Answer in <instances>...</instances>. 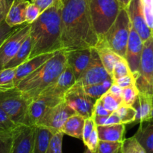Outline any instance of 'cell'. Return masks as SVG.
Instances as JSON below:
<instances>
[{"label":"cell","instance_id":"obj_3","mask_svg":"<svg viewBox=\"0 0 153 153\" xmlns=\"http://www.w3.org/2000/svg\"><path fill=\"white\" fill-rule=\"evenodd\" d=\"M67 64L65 51H58L37 70L22 79L16 88L30 102L60 76Z\"/></svg>","mask_w":153,"mask_h":153},{"label":"cell","instance_id":"obj_20","mask_svg":"<svg viewBox=\"0 0 153 153\" xmlns=\"http://www.w3.org/2000/svg\"><path fill=\"white\" fill-rule=\"evenodd\" d=\"M134 136L144 148L146 153H153V118L140 122Z\"/></svg>","mask_w":153,"mask_h":153},{"label":"cell","instance_id":"obj_15","mask_svg":"<svg viewBox=\"0 0 153 153\" xmlns=\"http://www.w3.org/2000/svg\"><path fill=\"white\" fill-rule=\"evenodd\" d=\"M131 26L143 42L153 34V32L146 24L142 10L140 0H131L126 8Z\"/></svg>","mask_w":153,"mask_h":153},{"label":"cell","instance_id":"obj_5","mask_svg":"<svg viewBox=\"0 0 153 153\" xmlns=\"http://www.w3.org/2000/svg\"><path fill=\"white\" fill-rule=\"evenodd\" d=\"M90 14L99 40L116 20L121 9L118 0H88Z\"/></svg>","mask_w":153,"mask_h":153},{"label":"cell","instance_id":"obj_30","mask_svg":"<svg viewBox=\"0 0 153 153\" xmlns=\"http://www.w3.org/2000/svg\"><path fill=\"white\" fill-rule=\"evenodd\" d=\"M120 152L121 153H146L144 148L134 136L123 140Z\"/></svg>","mask_w":153,"mask_h":153},{"label":"cell","instance_id":"obj_22","mask_svg":"<svg viewBox=\"0 0 153 153\" xmlns=\"http://www.w3.org/2000/svg\"><path fill=\"white\" fill-rule=\"evenodd\" d=\"M97 129L100 140L122 142L125 139L126 128L123 124L97 126Z\"/></svg>","mask_w":153,"mask_h":153},{"label":"cell","instance_id":"obj_6","mask_svg":"<svg viewBox=\"0 0 153 153\" xmlns=\"http://www.w3.org/2000/svg\"><path fill=\"white\" fill-rule=\"evenodd\" d=\"M29 101L16 88L0 92V108L17 125L32 126L28 118Z\"/></svg>","mask_w":153,"mask_h":153},{"label":"cell","instance_id":"obj_40","mask_svg":"<svg viewBox=\"0 0 153 153\" xmlns=\"http://www.w3.org/2000/svg\"><path fill=\"white\" fill-rule=\"evenodd\" d=\"M97 127L95 122H94V119H93L92 117H90V118H85V124H84L83 128V132H82V140L84 143L87 142L88 137L90 136L91 134L92 133L93 130H94V128Z\"/></svg>","mask_w":153,"mask_h":153},{"label":"cell","instance_id":"obj_1","mask_svg":"<svg viewBox=\"0 0 153 153\" xmlns=\"http://www.w3.org/2000/svg\"><path fill=\"white\" fill-rule=\"evenodd\" d=\"M61 41L64 51L95 47L98 36L91 20L88 0H61Z\"/></svg>","mask_w":153,"mask_h":153},{"label":"cell","instance_id":"obj_23","mask_svg":"<svg viewBox=\"0 0 153 153\" xmlns=\"http://www.w3.org/2000/svg\"><path fill=\"white\" fill-rule=\"evenodd\" d=\"M54 134L43 126H34V146L32 153H46Z\"/></svg>","mask_w":153,"mask_h":153},{"label":"cell","instance_id":"obj_52","mask_svg":"<svg viewBox=\"0 0 153 153\" xmlns=\"http://www.w3.org/2000/svg\"><path fill=\"white\" fill-rule=\"evenodd\" d=\"M150 118H153V100H152V112H151Z\"/></svg>","mask_w":153,"mask_h":153},{"label":"cell","instance_id":"obj_27","mask_svg":"<svg viewBox=\"0 0 153 153\" xmlns=\"http://www.w3.org/2000/svg\"><path fill=\"white\" fill-rule=\"evenodd\" d=\"M16 68H3L0 70V92H6L16 88L14 76Z\"/></svg>","mask_w":153,"mask_h":153},{"label":"cell","instance_id":"obj_47","mask_svg":"<svg viewBox=\"0 0 153 153\" xmlns=\"http://www.w3.org/2000/svg\"><path fill=\"white\" fill-rule=\"evenodd\" d=\"M122 88L119 86L117 83H115L114 82H112L111 86H110L108 89V92H110L111 94H114L115 96H117V97H121V94H122Z\"/></svg>","mask_w":153,"mask_h":153},{"label":"cell","instance_id":"obj_35","mask_svg":"<svg viewBox=\"0 0 153 153\" xmlns=\"http://www.w3.org/2000/svg\"><path fill=\"white\" fill-rule=\"evenodd\" d=\"M145 20L153 32V0H140Z\"/></svg>","mask_w":153,"mask_h":153},{"label":"cell","instance_id":"obj_26","mask_svg":"<svg viewBox=\"0 0 153 153\" xmlns=\"http://www.w3.org/2000/svg\"><path fill=\"white\" fill-rule=\"evenodd\" d=\"M31 50V40L30 35L24 40L14 56L7 63L4 68H17L28 61Z\"/></svg>","mask_w":153,"mask_h":153},{"label":"cell","instance_id":"obj_16","mask_svg":"<svg viewBox=\"0 0 153 153\" xmlns=\"http://www.w3.org/2000/svg\"><path fill=\"white\" fill-rule=\"evenodd\" d=\"M61 101L63 100L43 95L31 100L28 104V118L31 125L35 126L37 124L48 108L55 106Z\"/></svg>","mask_w":153,"mask_h":153},{"label":"cell","instance_id":"obj_17","mask_svg":"<svg viewBox=\"0 0 153 153\" xmlns=\"http://www.w3.org/2000/svg\"><path fill=\"white\" fill-rule=\"evenodd\" d=\"M67 64L73 70L77 80L85 70L91 58V48L65 51Z\"/></svg>","mask_w":153,"mask_h":153},{"label":"cell","instance_id":"obj_43","mask_svg":"<svg viewBox=\"0 0 153 153\" xmlns=\"http://www.w3.org/2000/svg\"><path fill=\"white\" fill-rule=\"evenodd\" d=\"M114 82L117 84L120 88H124L128 86H135V78L133 76L132 74H131L119 78Z\"/></svg>","mask_w":153,"mask_h":153},{"label":"cell","instance_id":"obj_53","mask_svg":"<svg viewBox=\"0 0 153 153\" xmlns=\"http://www.w3.org/2000/svg\"><path fill=\"white\" fill-rule=\"evenodd\" d=\"M152 100H153V96H152Z\"/></svg>","mask_w":153,"mask_h":153},{"label":"cell","instance_id":"obj_7","mask_svg":"<svg viewBox=\"0 0 153 153\" xmlns=\"http://www.w3.org/2000/svg\"><path fill=\"white\" fill-rule=\"evenodd\" d=\"M135 86L139 92L153 96V34L143 42Z\"/></svg>","mask_w":153,"mask_h":153},{"label":"cell","instance_id":"obj_29","mask_svg":"<svg viewBox=\"0 0 153 153\" xmlns=\"http://www.w3.org/2000/svg\"><path fill=\"white\" fill-rule=\"evenodd\" d=\"M115 112L120 118L121 124H126L135 122L136 110L134 106L123 104Z\"/></svg>","mask_w":153,"mask_h":153},{"label":"cell","instance_id":"obj_39","mask_svg":"<svg viewBox=\"0 0 153 153\" xmlns=\"http://www.w3.org/2000/svg\"><path fill=\"white\" fill-rule=\"evenodd\" d=\"M12 134H0V153H10Z\"/></svg>","mask_w":153,"mask_h":153},{"label":"cell","instance_id":"obj_4","mask_svg":"<svg viewBox=\"0 0 153 153\" xmlns=\"http://www.w3.org/2000/svg\"><path fill=\"white\" fill-rule=\"evenodd\" d=\"M131 23L126 8H121L116 20L98 43H102L122 58H125Z\"/></svg>","mask_w":153,"mask_h":153},{"label":"cell","instance_id":"obj_2","mask_svg":"<svg viewBox=\"0 0 153 153\" xmlns=\"http://www.w3.org/2000/svg\"><path fill=\"white\" fill-rule=\"evenodd\" d=\"M61 8L62 2L58 0L30 24L31 50L28 59L40 54L63 50L61 41Z\"/></svg>","mask_w":153,"mask_h":153},{"label":"cell","instance_id":"obj_48","mask_svg":"<svg viewBox=\"0 0 153 153\" xmlns=\"http://www.w3.org/2000/svg\"><path fill=\"white\" fill-rule=\"evenodd\" d=\"M13 1V0H0V5L4 9L6 13H7V10H8L10 6L11 5Z\"/></svg>","mask_w":153,"mask_h":153},{"label":"cell","instance_id":"obj_50","mask_svg":"<svg viewBox=\"0 0 153 153\" xmlns=\"http://www.w3.org/2000/svg\"><path fill=\"white\" fill-rule=\"evenodd\" d=\"M130 1H131V0H118L119 3L120 4L121 7L125 8H126L127 6L128 5Z\"/></svg>","mask_w":153,"mask_h":153},{"label":"cell","instance_id":"obj_11","mask_svg":"<svg viewBox=\"0 0 153 153\" xmlns=\"http://www.w3.org/2000/svg\"><path fill=\"white\" fill-rule=\"evenodd\" d=\"M110 76L103 66L97 50L94 47H91L89 63L85 70L76 80V82L82 86H86L101 83Z\"/></svg>","mask_w":153,"mask_h":153},{"label":"cell","instance_id":"obj_24","mask_svg":"<svg viewBox=\"0 0 153 153\" xmlns=\"http://www.w3.org/2000/svg\"><path fill=\"white\" fill-rule=\"evenodd\" d=\"M85 118L76 113L67 118L66 122L63 125L61 131L64 134L69 135L72 137L82 140L84 124Z\"/></svg>","mask_w":153,"mask_h":153},{"label":"cell","instance_id":"obj_46","mask_svg":"<svg viewBox=\"0 0 153 153\" xmlns=\"http://www.w3.org/2000/svg\"><path fill=\"white\" fill-rule=\"evenodd\" d=\"M121 124L120 118L118 116L116 112H113L108 116L107 118H106L105 123V125H111V124Z\"/></svg>","mask_w":153,"mask_h":153},{"label":"cell","instance_id":"obj_13","mask_svg":"<svg viewBox=\"0 0 153 153\" xmlns=\"http://www.w3.org/2000/svg\"><path fill=\"white\" fill-rule=\"evenodd\" d=\"M76 82L73 70L67 64L64 70L60 76L51 84L45 88L40 95L52 97L59 100H64V96L67 90L71 88ZM39 95V96H40Z\"/></svg>","mask_w":153,"mask_h":153},{"label":"cell","instance_id":"obj_18","mask_svg":"<svg viewBox=\"0 0 153 153\" xmlns=\"http://www.w3.org/2000/svg\"><path fill=\"white\" fill-rule=\"evenodd\" d=\"M56 52H57L40 54V55L37 56H34V58H30L28 61L25 62V63L16 68V74H15L14 76L15 86H16L17 84L22 79L26 77L28 74L37 70L39 67H40L42 64H44L49 58H52Z\"/></svg>","mask_w":153,"mask_h":153},{"label":"cell","instance_id":"obj_21","mask_svg":"<svg viewBox=\"0 0 153 153\" xmlns=\"http://www.w3.org/2000/svg\"><path fill=\"white\" fill-rule=\"evenodd\" d=\"M136 110V123H140L150 118L152 110V97L139 92L136 100L132 105Z\"/></svg>","mask_w":153,"mask_h":153},{"label":"cell","instance_id":"obj_14","mask_svg":"<svg viewBox=\"0 0 153 153\" xmlns=\"http://www.w3.org/2000/svg\"><path fill=\"white\" fill-rule=\"evenodd\" d=\"M143 45V41L131 26L126 51L125 59L126 60L130 70L135 79L138 74Z\"/></svg>","mask_w":153,"mask_h":153},{"label":"cell","instance_id":"obj_28","mask_svg":"<svg viewBox=\"0 0 153 153\" xmlns=\"http://www.w3.org/2000/svg\"><path fill=\"white\" fill-rule=\"evenodd\" d=\"M99 100L101 102L105 109L110 112H115L121 105H123L122 98L114 95L108 92L105 93L100 98H99Z\"/></svg>","mask_w":153,"mask_h":153},{"label":"cell","instance_id":"obj_12","mask_svg":"<svg viewBox=\"0 0 153 153\" xmlns=\"http://www.w3.org/2000/svg\"><path fill=\"white\" fill-rule=\"evenodd\" d=\"M34 126L18 125L12 132L10 153H32Z\"/></svg>","mask_w":153,"mask_h":153},{"label":"cell","instance_id":"obj_37","mask_svg":"<svg viewBox=\"0 0 153 153\" xmlns=\"http://www.w3.org/2000/svg\"><path fill=\"white\" fill-rule=\"evenodd\" d=\"M83 88L87 94H88L96 100H98L105 93L108 91L107 88H105L102 82L101 83L94 84V85L86 86H83Z\"/></svg>","mask_w":153,"mask_h":153},{"label":"cell","instance_id":"obj_9","mask_svg":"<svg viewBox=\"0 0 153 153\" xmlns=\"http://www.w3.org/2000/svg\"><path fill=\"white\" fill-rule=\"evenodd\" d=\"M74 114H76V112L63 100L58 104L48 108L35 126L46 128L55 134L61 131L67 118Z\"/></svg>","mask_w":153,"mask_h":153},{"label":"cell","instance_id":"obj_33","mask_svg":"<svg viewBox=\"0 0 153 153\" xmlns=\"http://www.w3.org/2000/svg\"><path fill=\"white\" fill-rule=\"evenodd\" d=\"M138 93L139 91L137 90L136 86H131L123 88L122 94H121L123 104L132 106L136 100Z\"/></svg>","mask_w":153,"mask_h":153},{"label":"cell","instance_id":"obj_54","mask_svg":"<svg viewBox=\"0 0 153 153\" xmlns=\"http://www.w3.org/2000/svg\"><path fill=\"white\" fill-rule=\"evenodd\" d=\"M120 153H121V152H120Z\"/></svg>","mask_w":153,"mask_h":153},{"label":"cell","instance_id":"obj_44","mask_svg":"<svg viewBox=\"0 0 153 153\" xmlns=\"http://www.w3.org/2000/svg\"><path fill=\"white\" fill-rule=\"evenodd\" d=\"M58 0H31V2L35 4L42 13L53 5Z\"/></svg>","mask_w":153,"mask_h":153},{"label":"cell","instance_id":"obj_8","mask_svg":"<svg viewBox=\"0 0 153 153\" xmlns=\"http://www.w3.org/2000/svg\"><path fill=\"white\" fill-rule=\"evenodd\" d=\"M96 99L86 94L83 86L74 84L69 88L64 96V101L76 112L84 118L92 117Z\"/></svg>","mask_w":153,"mask_h":153},{"label":"cell","instance_id":"obj_49","mask_svg":"<svg viewBox=\"0 0 153 153\" xmlns=\"http://www.w3.org/2000/svg\"><path fill=\"white\" fill-rule=\"evenodd\" d=\"M6 14H7V13L5 12L4 9L3 8L1 5H0V24L4 21Z\"/></svg>","mask_w":153,"mask_h":153},{"label":"cell","instance_id":"obj_25","mask_svg":"<svg viewBox=\"0 0 153 153\" xmlns=\"http://www.w3.org/2000/svg\"><path fill=\"white\" fill-rule=\"evenodd\" d=\"M94 48L97 50V53H98L100 60L105 68L106 71L111 76L115 63L119 61L122 57L112 51L110 48L103 44L102 43H98Z\"/></svg>","mask_w":153,"mask_h":153},{"label":"cell","instance_id":"obj_45","mask_svg":"<svg viewBox=\"0 0 153 153\" xmlns=\"http://www.w3.org/2000/svg\"><path fill=\"white\" fill-rule=\"evenodd\" d=\"M111 112L108 111L105 109L104 106L101 104V102L98 100H96L95 104L94 106V110H93V116H109Z\"/></svg>","mask_w":153,"mask_h":153},{"label":"cell","instance_id":"obj_41","mask_svg":"<svg viewBox=\"0 0 153 153\" xmlns=\"http://www.w3.org/2000/svg\"><path fill=\"white\" fill-rule=\"evenodd\" d=\"M99 142H100V139H99L98 132H97V127L94 128L92 133L91 134L90 136L88 137V140L85 142V145L86 146L87 148L90 150L92 153H94L97 150V146H98Z\"/></svg>","mask_w":153,"mask_h":153},{"label":"cell","instance_id":"obj_36","mask_svg":"<svg viewBox=\"0 0 153 153\" xmlns=\"http://www.w3.org/2000/svg\"><path fill=\"white\" fill-rule=\"evenodd\" d=\"M64 133L58 132L52 136L46 153H63L62 145Z\"/></svg>","mask_w":153,"mask_h":153},{"label":"cell","instance_id":"obj_31","mask_svg":"<svg viewBox=\"0 0 153 153\" xmlns=\"http://www.w3.org/2000/svg\"><path fill=\"white\" fill-rule=\"evenodd\" d=\"M131 74V72L130 70L129 66H128L126 60L123 58H121L119 61L115 63L111 76L113 81H114L119 78Z\"/></svg>","mask_w":153,"mask_h":153},{"label":"cell","instance_id":"obj_42","mask_svg":"<svg viewBox=\"0 0 153 153\" xmlns=\"http://www.w3.org/2000/svg\"><path fill=\"white\" fill-rule=\"evenodd\" d=\"M16 27H10L5 22V21L0 24V46L3 42L16 29Z\"/></svg>","mask_w":153,"mask_h":153},{"label":"cell","instance_id":"obj_34","mask_svg":"<svg viewBox=\"0 0 153 153\" xmlns=\"http://www.w3.org/2000/svg\"><path fill=\"white\" fill-rule=\"evenodd\" d=\"M17 126L0 108V134H12Z\"/></svg>","mask_w":153,"mask_h":153},{"label":"cell","instance_id":"obj_32","mask_svg":"<svg viewBox=\"0 0 153 153\" xmlns=\"http://www.w3.org/2000/svg\"><path fill=\"white\" fill-rule=\"evenodd\" d=\"M122 142L100 140L94 153H120Z\"/></svg>","mask_w":153,"mask_h":153},{"label":"cell","instance_id":"obj_10","mask_svg":"<svg viewBox=\"0 0 153 153\" xmlns=\"http://www.w3.org/2000/svg\"><path fill=\"white\" fill-rule=\"evenodd\" d=\"M30 24L23 23L4 40L0 46V70L14 56L24 40L29 36Z\"/></svg>","mask_w":153,"mask_h":153},{"label":"cell","instance_id":"obj_51","mask_svg":"<svg viewBox=\"0 0 153 153\" xmlns=\"http://www.w3.org/2000/svg\"><path fill=\"white\" fill-rule=\"evenodd\" d=\"M84 153H92V152H91L90 151V150L88 149V148H85V152H84Z\"/></svg>","mask_w":153,"mask_h":153},{"label":"cell","instance_id":"obj_19","mask_svg":"<svg viewBox=\"0 0 153 153\" xmlns=\"http://www.w3.org/2000/svg\"><path fill=\"white\" fill-rule=\"evenodd\" d=\"M29 3L28 0H13L4 19L6 23L10 27L25 23V10Z\"/></svg>","mask_w":153,"mask_h":153},{"label":"cell","instance_id":"obj_38","mask_svg":"<svg viewBox=\"0 0 153 153\" xmlns=\"http://www.w3.org/2000/svg\"><path fill=\"white\" fill-rule=\"evenodd\" d=\"M40 14L41 12L38 8L33 3L30 2L25 10V23H32L39 17Z\"/></svg>","mask_w":153,"mask_h":153}]
</instances>
